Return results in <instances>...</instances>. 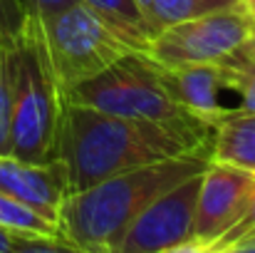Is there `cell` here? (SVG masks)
<instances>
[{
  "label": "cell",
  "mask_w": 255,
  "mask_h": 253,
  "mask_svg": "<svg viewBox=\"0 0 255 253\" xmlns=\"http://www.w3.org/2000/svg\"><path fill=\"white\" fill-rule=\"evenodd\" d=\"M213 142V127L203 122H154L117 117L65 102L57 159L67 164L70 194L109 176L139 169Z\"/></svg>",
  "instance_id": "1"
},
{
  "label": "cell",
  "mask_w": 255,
  "mask_h": 253,
  "mask_svg": "<svg viewBox=\"0 0 255 253\" xmlns=\"http://www.w3.org/2000/svg\"><path fill=\"white\" fill-rule=\"evenodd\" d=\"M211 154L213 142L181 157L122 171L89 189L70 194L57 216L60 236L89 251L112 253L129 224L151 201L188 176L201 174L211 164Z\"/></svg>",
  "instance_id": "2"
},
{
  "label": "cell",
  "mask_w": 255,
  "mask_h": 253,
  "mask_svg": "<svg viewBox=\"0 0 255 253\" xmlns=\"http://www.w3.org/2000/svg\"><path fill=\"white\" fill-rule=\"evenodd\" d=\"M10 154L25 162H52L57 159L65 97L50 62L40 17L27 15L22 32L10 45Z\"/></svg>",
  "instance_id": "3"
},
{
  "label": "cell",
  "mask_w": 255,
  "mask_h": 253,
  "mask_svg": "<svg viewBox=\"0 0 255 253\" xmlns=\"http://www.w3.org/2000/svg\"><path fill=\"white\" fill-rule=\"evenodd\" d=\"M65 102L117 117L154 122H201L173 102L164 82V67L139 50H131L102 75L67 92Z\"/></svg>",
  "instance_id": "4"
},
{
  "label": "cell",
  "mask_w": 255,
  "mask_h": 253,
  "mask_svg": "<svg viewBox=\"0 0 255 253\" xmlns=\"http://www.w3.org/2000/svg\"><path fill=\"white\" fill-rule=\"evenodd\" d=\"M40 22L62 97L134 50L82 0H72Z\"/></svg>",
  "instance_id": "5"
},
{
  "label": "cell",
  "mask_w": 255,
  "mask_h": 253,
  "mask_svg": "<svg viewBox=\"0 0 255 253\" xmlns=\"http://www.w3.org/2000/svg\"><path fill=\"white\" fill-rule=\"evenodd\" d=\"M255 35V25L236 7L203 12L159 30L146 55L164 67L221 65Z\"/></svg>",
  "instance_id": "6"
},
{
  "label": "cell",
  "mask_w": 255,
  "mask_h": 253,
  "mask_svg": "<svg viewBox=\"0 0 255 253\" xmlns=\"http://www.w3.org/2000/svg\"><path fill=\"white\" fill-rule=\"evenodd\" d=\"M203 174V171H201ZM201 174L188 176L176 184L156 201H151L124 231L112 253H164L166 249L183 244L193 229L196 199L201 186Z\"/></svg>",
  "instance_id": "7"
},
{
  "label": "cell",
  "mask_w": 255,
  "mask_h": 253,
  "mask_svg": "<svg viewBox=\"0 0 255 253\" xmlns=\"http://www.w3.org/2000/svg\"><path fill=\"white\" fill-rule=\"evenodd\" d=\"M255 196V171L213 162L203 169L191 236L213 246L231 226H236Z\"/></svg>",
  "instance_id": "8"
},
{
  "label": "cell",
  "mask_w": 255,
  "mask_h": 253,
  "mask_svg": "<svg viewBox=\"0 0 255 253\" xmlns=\"http://www.w3.org/2000/svg\"><path fill=\"white\" fill-rule=\"evenodd\" d=\"M0 191L57 221L70 196L67 164L62 159L25 162L12 154H0Z\"/></svg>",
  "instance_id": "9"
},
{
  "label": "cell",
  "mask_w": 255,
  "mask_h": 253,
  "mask_svg": "<svg viewBox=\"0 0 255 253\" xmlns=\"http://www.w3.org/2000/svg\"><path fill=\"white\" fill-rule=\"evenodd\" d=\"M164 82L169 87L173 102L208 127H216L223 117L231 114V109L221 107L218 102L221 89H226L223 65L164 67Z\"/></svg>",
  "instance_id": "10"
},
{
  "label": "cell",
  "mask_w": 255,
  "mask_h": 253,
  "mask_svg": "<svg viewBox=\"0 0 255 253\" xmlns=\"http://www.w3.org/2000/svg\"><path fill=\"white\" fill-rule=\"evenodd\" d=\"M213 162L255 171V112L231 109L213 127Z\"/></svg>",
  "instance_id": "11"
},
{
  "label": "cell",
  "mask_w": 255,
  "mask_h": 253,
  "mask_svg": "<svg viewBox=\"0 0 255 253\" xmlns=\"http://www.w3.org/2000/svg\"><path fill=\"white\" fill-rule=\"evenodd\" d=\"M87 7H92L124 42H129L134 50L146 52L149 42L154 37V30L149 27L144 12L134 0H82Z\"/></svg>",
  "instance_id": "12"
},
{
  "label": "cell",
  "mask_w": 255,
  "mask_h": 253,
  "mask_svg": "<svg viewBox=\"0 0 255 253\" xmlns=\"http://www.w3.org/2000/svg\"><path fill=\"white\" fill-rule=\"evenodd\" d=\"M139 5V10L144 12L149 27L154 30V35L164 27H169L173 22L203 15V12H213L221 7H231L236 5V0H134Z\"/></svg>",
  "instance_id": "13"
},
{
  "label": "cell",
  "mask_w": 255,
  "mask_h": 253,
  "mask_svg": "<svg viewBox=\"0 0 255 253\" xmlns=\"http://www.w3.org/2000/svg\"><path fill=\"white\" fill-rule=\"evenodd\" d=\"M0 229L20 236H60L57 221L0 191Z\"/></svg>",
  "instance_id": "14"
},
{
  "label": "cell",
  "mask_w": 255,
  "mask_h": 253,
  "mask_svg": "<svg viewBox=\"0 0 255 253\" xmlns=\"http://www.w3.org/2000/svg\"><path fill=\"white\" fill-rule=\"evenodd\" d=\"M10 124H12L10 47H0V154H10Z\"/></svg>",
  "instance_id": "15"
},
{
  "label": "cell",
  "mask_w": 255,
  "mask_h": 253,
  "mask_svg": "<svg viewBox=\"0 0 255 253\" xmlns=\"http://www.w3.org/2000/svg\"><path fill=\"white\" fill-rule=\"evenodd\" d=\"M7 253H99L65 239V236H20Z\"/></svg>",
  "instance_id": "16"
},
{
  "label": "cell",
  "mask_w": 255,
  "mask_h": 253,
  "mask_svg": "<svg viewBox=\"0 0 255 253\" xmlns=\"http://www.w3.org/2000/svg\"><path fill=\"white\" fill-rule=\"evenodd\" d=\"M27 15L22 0H0V47H10L17 40Z\"/></svg>",
  "instance_id": "17"
},
{
  "label": "cell",
  "mask_w": 255,
  "mask_h": 253,
  "mask_svg": "<svg viewBox=\"0 0 255 253\" xmlns=\"http://www.w3.org/2000/svg\"><path fill=\"white\" fill-rule=\"evenodd\" d=\"M226 70V89H233L243 99V109L255 112V70L253 67H241L231 62H221Z\"/></svg>",
  "instance_id": "18"
},
{
  "label": "cell",
  "mask_w": 255,
  "mask_h": 253,
  "mask_svg": "<svg viewBox=\"0 0 255 253\" xmlns=\"http://www.w3.org/2000/svg\"><path fill=\"white\" fill-rule=\"evenodd\" d=\"M253 239H255V196L251 201V206H248V211H246V216L236 226H231L211 249L213 251H223V249H231V246H238V244H246V241H253Z\"/></svg>",
  "instance_id": "19"
},
{
  "label": "cell",
  "mask_w": 255,
  "mask_h": 253,
  "mask_svg": "<svg viewBox=\"0 0 255 253\" xmlns=\"http://www.w3.org/2000/svg\"><path fill=\"white\" fill-rule=\"evenodd\" d=\"M70 2H72V0H22L25 10H27L30 15H35V17H45V15L60 10V7H65V5H70Z\"/></svg>",
  "instance_id": "20"
},
{
  "label": "cell",
  "mask_w": 255,
  "mask_h": 253,
  "mask_svg": "<svg viewBox=\"0 0 255 253\" xmlns=\"http://www.w3.org/2000/svg\"><path fill=\"white\" fill-rule=\"evenodd\" d=\"M226 62H231V65H241V67H253L255 70V35L248 40V42H243Z\"/></svg>",
  "instance_id": "21"
},
{
  "label": "cell",
  "mask_w": 255,
  "mask_h": 253,
  "mask_svg": "<svg viewBox=\"0 0 255 253\" xmlns=\"http://www.w3.org/2000/svg\"><path fill=\"white\" fill-rule=\"evenodd\" d=\"M164 253H216L208 244H201V241H196V239H188V241H183V244H176V246H171L166 249Z\"/></svg>",
  "instance_id": "22"
},
{
  "label": "cell",
  "mask_w": 255,
  "mask_h": 253,
  "mask_svg": "<svg viewBox=\"0 0 255 253\" xmlns=\"http://www.w3.org/2000/svg\"><path fill=\"white\" fill-rule=\"evenodd\" d=\"M17 239H20V234H12V231H7V229H0V253L10 251Z\"/></svg>",
  "instance_id": "23"
},
{
  "label": "cell",
  "mask_w": 255,
  "mask_h": 253,
  "mask_svg": "<svg viewBox=\"0 0 255 253\" xmlns=\"http://www.w3.org/2000/svg\"><path fill=\"white\" fill-rule=\"evenodd\" d=\"M236 7L255 25V0H236Z\"/></svg>",
  "instance_id": "24"
},
{
  "label": "cell",
  "mask_w": 255,
  "mask_h": 253,
  "mask_svg": "<svg viewBox=\"0 0 255 253\" xmlns=\"http://www.w3.org/2000/svg\"><path fill=\"white\" fill-rule=\"evenodd\" d=\"M216 253H255V239L253 241H246V244H238V246H231V249H223V251Z\"/></svg>",
  "instance_id": "25"
}]
</instances>
